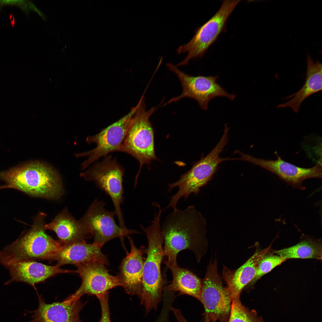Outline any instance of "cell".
I'll return each mask as SVG.
<instances>
[{
    "label": "cell",
    "instance_id": "19",
    "mask_svg": "<svg viewBox=\"0 0 322 322\" xmlns=\"http://www.w3.org/2000/svg\"><path fill=\"white\" fill-rule=\"evenodd\" d=\"M101 248L96 244H87L85 241L64 245L53 260L60 267L71 264L75 266L90 262H97L109 265L106 256L101 252Z\"/></svg>",
    "mask_w": 322,
    "mask_h": 322
},
{
    "label": "cell",
    "instance_id": "3",
    "mask_svg": "<svg viewBox=\"0 0 322 322\" xmlns=\"http://www.w3.org/2000/svg\"><path fill=\"white\" fill-rule=\"evenodd\" d=\"M0 178L11 188L33 196L55 199L63 193L58 175L51 168L38 162L1 172Z\"/></svg>",
    "mask_w": 322,
    "mask_h": 322
},
{
    "label": "cell",
    "instance_id": "13",
    "mask_svg": "<svg viewBox=\"0 0 322 322\" xmlns=\"http://www.w3.org/2000/svg\"><path fill=\"white\" fill-rule=\"evenodd\" d=\"M0 263L8 270L10 276V279L5 285L13 281L22 282L30 285L35 290V284L57 274L75 272L62 269L57 264L49 266L35 261L19 259L0 250Z\"/></svg>",
    "mask_w": 322,
    "mask_h": 322
},
{
    "label": "cell",
    "instance_id": "12",
    "mask_svg": "<svg viewBox=\"0 0 322 322\" xmlns=\"http://www.w3.org/2000/svg\"><path fill=\"white\" fill-rule=\"evenodd\" d=\"M139 104V102L129 112L120 119L102 129L97 134L87 137L86 141L88 143H95L96 146L91 150L76 154L77 157H88L81 164L83 169L100 158L105 157L112 152L119 151Z\"/></svg>",
    "mask_w": 322,
    "mask_h": 322
},
{
    "label": "cell",
    "instance_id": "23",
    "mask_svg": "<svg viewBox=\"0 0 322 322\" xmlns=\"http://www.w3.org/2000/svg\"><path fill=\"white\" fill-rule=\"evenodd\" d=\"M273 252L286 260L293 258L321 260L322 244L319 240L308 238L295 245Z\"/></svg>",
    "mask_w": 322,
    "mask_h": 322
},
{
    "label": "cell",
    "instance_id": "29",
    "mask_svg": "<svg viewBox=\"0 0 322 322\" xmlns=\"http://www.w3.org/2000/svg\"><path fill=\"white\" fill-rule=\"evenodd\" d=\"M3 188H4V187H3V186H0V189H3Z\"/></svg>",
    "mask_w": 322,
    "mask_h": 322
},
{
    "label": "cell",
    "instance_id": "26",
    "mask_svg": "<svg viewBox=\"0 0 322 322\" xmlns=\"http://www.w3.org/2000/svg\"><path fill=\"white\" fill-rule=\"evenodd\" d=\"M16 6L24 12L27 13L31 9H34L33 4L28 1L23 0H0V12L2 7L6 5Z\"/></svg>",
    "mask_w": 322,
    "mask_h": 322
},
{
    "label": "cell",
    "instance_id": "25",
    "mask_svg": "<svg viewBox=\"0 0 322 322\" xmlns=\"http://www.w3.org/2000/svg\"><path fill=\"white\" fill-rule=\"evenodd\" d=\"M273 252L267 254L262 259L254 278L249 283L250 285H253L261 277L286 260L274 254Z\"/></svg>",
    "mask_w": 322,
    "mask_h": 322
},
{
    "label": "cell",
    "instance_id": "24",
    "mask_svg": "<svg viewBox=\"0 0 322 322\" xmlns=\"http://www.w3.org/2000/svg\"><path fill=\"white\" fill-rule=\"evenodd\" d=\"M227 322H264L256 312L250 310L241 303L240 298L233 299Z\"/></svg>",
    "mask_w": 322,
    "mask_h": 322
},
{
    "label": "cell",
    "instance_id": "21",
    "mask_svg": "<svg viewBox=\"0 0 322 322\" xmlns=\"http://www.w3.org/2000/svg\"><path fill=\"white\" fill-rule=\"evenodd\" d=\"M307 68L305 83L302 87L296 93L287 97L291 98L289 101L279 105L277 108H290L295 113L298 111L302 102L311 95L322 90L321 64L315 62L310 56H307Z\"/></svg>",
    "mask_w": 322,
    "mask_h": 322
},
{
    "label": "cell",
    "instance_id": "18",
    "mask_svg": "<svg viewBox=\"0 0 322 322\" xmlns=\"http://www.w3.org/2000/svg\"><path fill=\"white\" fill-rule=\"evenodd\" d=\"M273 251L271 244L263 249L256 250L243 264L236 270H231L224 267L223 277L232 300L240 298L242 290L254 278L262 259Z\"/></svg>",
    "mask_w": 322,
    "mask_h": 322
},
{
    "label": "cell",
    "instance_id": "17",
    "mask_svg": "<svg viewBox=\"0 0 322 322\" xmlns=\"http://www.w3.org/2000/svg\"><path fill=\"white\" fill-rule=\"evenodd\" d=\"M38 308L30 312L32 320L28 322H81L79 313L86 303L80 299L71 301L66 298L61 302L46 303L38 295Z\"/></svg>",
    "mask_w": 322,
    "mask_h": 322
},
{
    "label": "cell",
    "instance_id": "14",
    "mask_svg": "<svg viewBox=\"0 0 322 322\" xmlns=\"http://www.w3.org/2000/svg\"><path fill=\"white\" fill-rule=\"evenodd\" d=\"M103 264L90 262L76 266L81 279L78 290L67 298L71 301L80 299L85 294L95 295L97 298L109 294L108 291L114 287L122 286L118 276L110 274Z\"/></svg>",
    "mask_w": 322,
    "mask_h": 322
},
{
    "label": "cell",
    "instance_id": "22",
    "mask_svg": "<svg viewBox=\"0 0 322 322\" xmlns=\"http://www.w3.org/2000/svg\"><path fill=\"white\" fill-rule=\"evenodd\" d=\"M173 275L171 283L164 289L166 292H178L179 295H187L200 301L201 280L189 270L178 265L170 269Z\"/></svg>",
    "mask_w": 322,
    "mask_h": 322
},
{
    "label": "cell",
    "instance_id": "2",
    "mask_svg": "<svg viewBox=\"0 0 322 322\" xmlns=\"http://www.w3.org/2000/svg\"><path fill=\"white\" fill-rule=\"evenodd\" d=\"M161 214L160 211L155 212L154 220L149 226L145 228L140 225L146 236L148 246L145 250L147 256L143 265L142 288L139 298L147 313L156 309L162 296L164 281L161 266L163 257V241L161 230Z\"/></svg>",
    "mask_w": 322,
    "mask_h": 322
},
{
    "label": "cell",
    "instance_id": "5",
    "mask_svg": "<svg viewBox=\"0 0 322 322\" xmlns=\"http://www.w3.org/2000/svg\"><path fill=\"white\" fill-rule=\"evenodd\" d=\"M144 100L143 95L119 151L131 155L139 162L135 185L143 165L149 166L152 160H158L155 152L154 130L149 118L159 105L147 111Z\"/></svg>",
    "mask_w": 322,
    "mask_h": 322
},
{
    "label": "cell",
    "instance_id": "4",
    "mask_svg": "<svg viewBox=\"0 0 322 322\" xmlns=\"http://www.w3.org/2000/svg\"><path fill=\"white\" fill-rule=\"evenodd\" d=\"M229 130V128L225 126L221 138L210 152L194 164L191 169L182 175L178 180L168 184V192L176 187L178 188V190L170 198L169 204L165 210L170 208L173 209L177 208V203L182 197H184L185 200L191 193L198 194L200 188L212 179L221 163L237 160L236 158H223L220 157L227 143Z\"/></svg>",
    "mask_w": 322,
    "mask_h": 322
},
{
    "label": "cell",
    "instance_id": "30",
    "mask_svg": "<svg viewBox=\"0 0 322 322\" xmlns=\"http://www.w3.org/2000/svg\"><path fill=\"white\" fill-rule=\"evenodd\" d=\"M170 294H171V293H170ZM172 294L174 295L173 294Z\"/></svg>",
    "mask_w": 322,
    "mask_h": 322
},
{
    "label": "cell",
    "instance_id": "20",
    "mask_svg": "<svg viewBox=\"0 0 322 322\" xmlns=\"http://www.w3.org/2000/svg\"><path fill=\"white\" fill-rule=\"evenodd\" d=\"M46 230L54 231L59 241L64 245L85 241L91 236L80 222L75 219L66 209L57 215L50 223L45 224Z\"/></svg>",
    "mask_w": 322,
    "mask_h": 322
},
{
    "label": "cell",
    "instance_id": "31",
    "mask_svg": "<svg viewBox=\"0 0 322 322\" xmlns=\"http://www.w3.org/2000/svg\"><path fill=\"white\" fill-rule=\"evenodd\" d=\"M165 293H166V292H165ZM171 294H172V293H171Z\"/></svg>",
    "mask_w": 322,
    "mask_h": 322
},
{
    "label": "cell",
    "instance_id": "6",
    "mask_svg": "<svg viewBox=\"0 0 322 322\" xmlns=\"http://www.w3.org/2000/svg\"><path fill=\"white\" fill-rule=\"evenodd\" d=\"M46 215L39 212L31 228L4 250L19 259L53 260L64 245L48 235L44 227Z\"/></svg>",
    "mask_w": 322,
    "mask_h": 322
},
{
    "label": "cell",
    "instance_id": "11",
    "mask_svg": "<svg viewBox=\"0 0 322 322\" xmlns=\"http://www.w3.org/2000/svg\"><path fill=\"white\" fill-rule=\"evenodd\" d=\"M106 203L96 198L79 220L89 233L93 236V243L101 248L106 242L116 238L121 239L131 234L140 233L136 230L121 228L115 223V212L105 208Z\"/></svg>",
    "mask_w": 322,
    "mask_h": 322
},
{
    "label": "cell",
    "instance_id": "8",
    "mask_svg": "<svg viewBox=\"0 0 322 322\" xmlns=\"http://www.w3.org/2000/svg\"><path fill=\"white\" fill-rule=\"evenodd\" d=\"M241 0H224L216 14L195 31L193 37L177 50V54L187 52L186 57L176 65L186 66L193 58L203 56L209 47L224 30L227 20Z\"/></svg>",
    "mask_w": 322,
    "mask_h": 322
},
{
    "label": "cell",
    "instance_id": "7",
    "mask_svg": "<svg viewBox=\"0 0 322 322\" xmlns=\"http://www.w3.org/2000/svg\"><path fill=\"white\" fill-rule=\"evenodd\" d=\"M124 171L116 159H112V156L109 155L105 156L101 162H95L88 170L82 173L80 176L86 180L95 182L97 187L110 196L119 227L126 230L127 228L125 225L121 207L124 201L123 182Z\"/></svg>",
    "mask_w": 322,
    "mask_h": 322
},
{
    "label": "cell",
    "instance_id": "27",
    "mask_svg": "<svg viewBox=\"0 0 322 322\" xmlns=\"http://www.w3.org/2000/svg\"><path fill=\"white\" fill-rule=\"evenodd\" d=\"M101 306V316L98 322H111L109 304V295L98 298Z\"/></svg>",
    "mask_w": 322,
    "mask_h": 322
},
{
    "label": "cell",
    "instance_id": "1",
    "mask_svg": "<svg viewBox=\"0 0 322 322\" xmlns=\"http://www.w3.org/2000/svg\"><path fill=\"white\" fill-rule=\"evenodd\" d=\"M205 220L194 205L183 210L174 209L161 225L165 264L170 269L178 265V253L185 249L192 251L199 261L206 244Z\"/></svg>",
    "mask_w": 322,
    "mask_h": 322
},
{
    "label": "cell",
    "instance_id": "10",
    "mask_svg": "<svg viewBox=\"0 0 322 322\" xmlns=\"http://www.w3.org/2000/svg\"><path fill=\"white\" fill-rule=\"evenodd\" d=\"M166 66L178 78L182 91L179 96L171 98L163 104V106L183 98H189L197 101L202 109L206 110L208 108L209 101L214 97H225L233 100L236 96L235 95L229 93L216 83L218 75L192 76L181 71L172 64L168 63Z\"/></svg>",
    "mask_w": 322,
    "mask_h": 322
},
{
    "label": "cell",
    "instance_id": "9",
    "mask_svg": "<svg viewBox=\"0 0 322 322\" xmlns=\"http://www.w3.org/2000/svg\"><path fill=\"white\" fill-rule=\"evenodd\" d=\"M200 301L203 305L204 322H227L232 299L227 287H224L217 270L216 260H211L204 278L201 280Z\"/></svg>",
    "mask_w": 322,
    "mask_h": 322
},
{
    "label": "cell",
    "instance_id": "15",
    "mask_svg": "<svg viewBox=\"0 0 322 322\" xmlns=\"http://www.w3.org/2000/svg\"><path fill=\"white\" fill-rule=\"evenodd\" d=\"M240 155L239 160L250 162L271 172L288 184L301 189H304L302 184L307 179L321 178V163L318 162L314 166L308 168L296 166L282 160L277 152V159L271 160L257 158L237 151Z\"/></svg>",
    "mask_w": 322,
    "mask_h": 322
},
{
    "label": "cell",
    "instance_id": "28",
    "mask_svg": "<svg viewBox=\"0 0 322 322\" xmlns=\"http://www.w3.org/2000/svg\"><path fill=\"white\" fill-rule=\"evenodd\" d=\"M170 310L172 311L178 322H188L185 318L179 309L174 308L172 306L171 307Z\"/></svg>",
    "mask_w": 322,
    "mask_h": 322
},
{
    "label": "cell",
    "instance_id": "16",
    "mask_svg": "<svg viewBox=\"0 0 322 322\" xmlns=\"http://www.w3.org/2000/svg\"><path fill=\"white\" fill-rule=\"evenodd\" d=\"M131 245V250L127 253L120 267L118 276L126 292L131 295L140 296L142 288V274L144 262L143 257L144 247L137 248L132 239L127 236Z\"/></svg>",
    "mask_w": 322,
    "mask_h": 322
}]
</instances>
